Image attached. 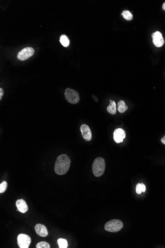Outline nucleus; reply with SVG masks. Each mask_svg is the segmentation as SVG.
Returning a JSON list of instances; mask_svg holds the SVG:
<instances>
[{
  "label": "nucleus",
  "instance_id": "nucleus-14",
  "mask_svg": "<svg viewBox=\"0 0 165 248\" xmlns=\"http://www.w3.org/2000/svg\"><path fill=\"white\" fill-rule=\"evenodd\" d=\"M60 42L61 44L62 45V46H64L65 47H67L69 46V43H70L69 39L65 35H61L60 38Z\"/></svg>",
  "mask_w": 165,
  "mask_h": 248
},
{
  "label": "nucleus",
  "instance_id": "nucleus-15",
  "mask_svg": "<svg viewBox=\"0 0 165 248\" xmlns=\"http://www.w3.org/2000/svg\"><path fill=\"white\" fill-rule=\"evenodd\" d=\"M122 15L126 20H131L133 19V15L130 11H127V10L123 11L122 13Z\"/></svg>",
  "mask_w": 165,
  "mask_h": 248
},
{
  "label": "nucleus",
  "instance_id": "nucleus-16",
  "mask_svg": "<svg viewBox=\"0 0 165 248\" xmlns=\"http://www.w3.org/2000/svg\"><path fill=\"white\" fill-rule=\"evenodd\" d=\"M146 191V186L143 183H138L137 184L136 187V192L138 194H140L141 192H145Z\"/></svg>",
  "mask_w": 165,
  "mask_h": 248
},
{
  "label": "nucleus",
  "instance_id": "nucleus-19",
  "mask_svg": "<svg viewBox=\"0 0 165 248\" xmlns=\"http://www.w3.org/2000/svg\"><path fill=\"white\" fill-rule=\"evenodd\" d=\"M8 187V183L6 181H3L0 184V193H3L6 191Z\"/></svg>",
  "mask_w": 165,
  "mask_h": 248
},
{
  "label": "nucleus",
  "instance_id": "nucleus-2",
  "mask_svg": "<svg viewBox=\"0 0 165 248\" xmlns=\"http://www.w3.org/2000/svg\"><path fill=\"white\" fill-rule=\"evenodd\" d=\"M93 172L95 177H100L104 174L105 169V163L104 159L98 157L94 160L92 165Z\"/></svg>",
  "mask_w": 165,
  "mask_h": 248
},
{
  "label": "nucleus",
  "instance_id": "nucleus-8",
  "mask_svg": "<svg viewBox=\"0 0 165 248\" xmlns=\"http://www.w3.org/2000/svg\"><path fill=\"white\" fill-rule=\"evenodd\" d=\"M126 133L124 129L117 128L113 133V138L115 142L120 143L123 142V140L126 138Z\"/></svg>",
  "mask_w": 165,
  "mask_h": 248
},
{
  "label": "nucleus",
  "instance_id": "nucleus-10",
  "mask_svg": "<svg viewBox=\"0 0 165 248\" xmlns=\"http://www.w3.org/2000/svg\"><path fill=\"white\" fill-rule=\"evenodd\" d=\"M37 235L42 237H46L48 235V231L46 227L42 224H37L35 226Z\"/></svg>",
  "mask_w": 165,
  "mask_h": 248
},
{
  "label": "nucleus",
  "instance_id": "nucleus-13",
  "mask_svg": "<svg viewBox=\"0 0 165 248\" xmlns=\"http://www.w3.org/2000/svg\"><path fill=\"white\" fill-rule=\"evenodd\" d=\"M128 109V107L126 105L125 102L123 100L120 101L118 103V112L120 113H124Z\"/></svg>",
  "mask_w": 165,
  "mask_h": 248
},
{
  "label": "nucleus",
  "instance_id": "nucleus-4",
  "mask_svg": "<svg viewBox=\"0 0 165 248\" xmlns=\"http://www.w3.org/2000/svg\"><path fill=\"white\" fill-rule=\"evenodd\" d=\"M65 98L69 103L72 104H76L80 101L79 94L76 91L68 88L65 91Z\"/></svg>",
  "mask_w": 165,
  "mask_h": 248
},
{
  "label": "nucleus",
  "instance_id": "nucleus-21",
  "mask_svg": "<svg viewBox=\"0 0 165 248\" xmlns=\"http://www.w3.org/2000/svg\"><path fill=\"white\" fill-rule=\"evenodd\" d=\"M161 142L162 143H163L164 144H165V135L161 139Z\"/></svg>",
  "mask_w": 165,
  "mask_h": 248
},
{
  "label": "nucleus",
  "instance_id": "nucleus-18",
  "mask_svg": "<svg viewBox=\"0 0 165 248\" xmlns=\"http://www.w3.org/2000/svg\"><path fill=\"white\" fill-rule=\"evenodd\" d=\"M36 248H50L51 246L47 242L42 241L37 243L36 246Z\"/></svg>",
  "mask_w": 165,
  "mask_h": 248
},
{
  "label": "nucleus",
  "instance_id": "nucleus-20",
  "mask_svg": "<svg viewBox=\"0 0 165 248\" xmlns=\"http://www.w3.org/2000/svg\"><path fill=\"white\" fill-rule=\"evenodd\" d=\"M4 95V91L2 88H0V100L2 99V97Z\"/></svg>",
  "mask_w": 165,
  "mask_h": 248
},
{
  "label": "nucleus",
  "instance_id": "nucleus-11",
  "mask_svg": "<svg viewBox=\"0 0 165 248\" xmlns=\"http://www.w3.org/2000/svg\"><path fill=\"white\" fill-rule=\"evenodd\" d=\"M16 205L18 211L22 213H24L28 210V207L24 200H17L16 202Z\"/></svg>",
  "mask_w": 165,
  "mask_h": 248
},
{
  "label": "nucleus",
  "instance_id": "nucleus-12",
  "mask_svg": "<svg viewBox=\"0 0 165 248\" xmlns=\"http://www.w3.org/2000/svg\"><path fill=\"white\" fill-rule=\"evenodd\" d=\"M110 104L107 107V110L109 113L111 115H115L116 113V105L114 101L111 100H109Z\"/></svg>",
  "mask_w": 165,
  "mask_h": 248
},
{
  "label": "nucleus",
  "instance_id": "nucleus-9",
  "mask_svg": "<svg viewBox=\"0 0 165 248\" xmlns=\"http://www.w3.org/2000/svg\"><path fill=\"white\" fill-rule=\"evenodd\" d=\"M82 137L86 141H90L92 140V134L90 128L87 124H82L80 127Z\"/></svg>",
  "mask_w": 165,
  "mask_h": 248
},
{
  "label": "nucleus",
  "instance_id": "nucleus-7",
  "mask_svg": "<svg viewBox=\"0 0 165 248\" xmlns=\"http://www.w3.org/2000/svg\"><path fill=\"white\" fill-rule=\"evenodd\" d=\"M152 38L153 44L157 47H162L165 43V40L162 36V33L159 31H156L153 33L152 34Z\"/></svg>",
  "mask_w": 165,
  "mask_h": 248
},
{
  "label": "nucleus",
  "instance_id": "nucleus-22",
  "mask_svg": "<svg viewBox=\"0 0 165 248\" xmlns=\"http://www.w3.org/2000/svg\"><path fill=\"white\" fill-rule=\"evenodd\" d=\"M162 8H163V9L164 11H165V2L163 4Z\"/></svg>",
  "mask_w": 165,
  "mask_h": 248
},
{
  "label": "nucleus",
  "instance_id": "nucleus-1",
  "mask_svg": "<svg viewBox=\"0 0 165 248\" xmlns=\"http://www.w3.org/2000/svg\"><path fill=\"white\" fill-rule=\"evenodd\" d=\"M70 158L66 154H62L57 158L55 165V172L57 174L62 175L67 173L70 167Z\"/></svg>",
  "mask_w": 165,
  "mask_h": 248
},
{
  "label": "nucleus",
  "instance_id": "nucleus-6",
  "mask_svg": "<svg viewBox=\"0 0 165 248\" xmlns=\"http://www.w3.org/2000/svg\"><path fill=\"white\" fill-rule=\"evenodd\" d=\"M31 242L30 237L27 235L20 234L17 236V244L20 248H28Z\"/></svg>",
  "mask_w": 165,
  "mask_h": 248
},
{
  "label": "nucleus",
  "instance_id": "nucleus-17",
  "mask_svg": "<svg viewBox=\"0 0 165 248\" xmlns=\"http://www.w3.org/2000/svg\"><path fill=\"white\" fill-rule=\"evenodd\" d=\"M58 246L60 248H67L68 247L67 241L66 239L60 238L57 240Z\"/></svg>",
  "mask_w": 165,
  "mask_h": 248
},
{
  "label": "nucleus",
  "instance_id": "nucleus-3",
  "mask_svg": "<svg viewBox=\"0 0 165 248\" xmlns=\"http://www.w3.org/2000/svg\"><path fill=\"white\" fill-rule=\"evenodd\" d=\"M123 227L122 221L119 219H114L109 221L106 223L104 229L106 231L115 233L120 231Z\"/></svg>",
  "mask_w": 165,
  "mask_h": 248
},
{
  "label": "nucleus",
  "instance_id": "nucleus-5",
  "mask_svg": "<svg viewBox=\"0 0 165 248\" xmlns=\"http://www.w3.org/2000/svg\"><path fill=\"white\" fill-rule=\"evenodd\" d=\"M34 50L31 47L25 48L18 53L17 58L20 61H25L33 55Z\"/></svg>",
  "mask_w": 165,
  "mask_h": 248
}]
</instances>
